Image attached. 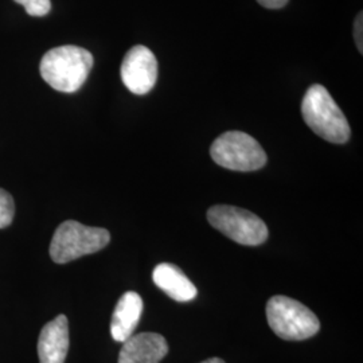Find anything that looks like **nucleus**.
Returning a JSON list of instances; mask_svg holds the SVG:
<instances>
[{
	"label": "nucleus",
	"instance_id": "nucleus-13",
	"mask_svg": "<svg viewBox=\"0 0 363 363\" xmlns=\"http://www.w3.org/2000/svg\"><path fill=\"white\" fill-rule=\"evenodd\" d=\"M22 4L30 16H45L52 10L50 0H13Z\"/></svg>",
	"mask_w": 363,
	"mask_h": 363
},
{
	"label": "nucleus",
	"instance_id": "nucleus-15",
	"mask_svg": "<svg viewBox=\"0 0 363 363\" xmlns=\"http://www.w3.org/2000/svg\"><path fill=\"white\" fill-rule=\"evenodd\" d=\"M289 0H257L259 6H262L264 9H268V10H279V9H283L288 4Z\"/></svg>",
	"mask_w": 363,
	"mask_h": 363
},
{
	"label": "nucleus",
	"instance_id": "nucleus-1",
	"mask_svg": "<svg viewBox=\"0 0 363 363\" xmlns=\"http://www.w3.org/2000/svg\"><path fill=\"white\" fill-rule=\"evenodd\" d=\"M93 67V55L86 49L66 45L54 48L40 60V77L52 89L74 93L85 84Z\"/></svg>",
	"mask_w": 363,
	"mask_h": 363
},
{
	"label": "nucleus",
	"instance_id": "nucleus-5",
	"mask_svg": "<svg viewBox=\"0 0 363 363\" xmlns=\"http://www.w3.org/2000/svg\"><path fill=\"white\" fill-rule=\"evenodd\" d=\"M213 160L223 169L232 171H257L267 164V154L259 142L240 130L220 135L210 147Z\"/></svg>",
	"mask_w": 363,
	"mask_h": 363
},
{
	"label": "nucleus",
	"instance_id": "nucleus-11",
	"mask_svg": "<svg viewBox=\"0 0 363 363\" xmlns=\"http://www.w3.org/2000/svg\"><path fill=\"white\" fill-rule=\"evenodd\" d=\"M152 280L169 298L181 303L191 301L198 294L190 279L174 264H159L152 272Z\"/></svg>",
	"mask_w": 363,
	"mask_h": 363
},
{
	"label": "nucleus",
	"instance_id": "nucleus-4",
	"mask_svg": "<svg viewBox=\"0 0 363 363\" xmlns=\"http://www.w3.org/2000/svg\"><path fill=\"white\" fill-rule=\"evenodd\" d=\"M267 318L273 333L284 340H304L320 330V322L310 308L286 296L269 298Z\"/></svg>",
	"mask_w": 363,
	"mask_h": 363
},
{
	"label": "nucleus",
	"instance_id": "nucleus-7",
	"mask_svg": "<svg viewBox=\"0 0 363 363\" xmlns=\"http://www.w3.org/2000/svg\"><path fill=\"white\" fill-rule=\"evenodd\" d=\"M120 76L125 88L136 96L152 91L157 78V61L154 52L142 45L132 48L123 60Z\"/></svg>",
	"mask_w": 363,
	"mask_h": 363
},
{
	"label": "nucleus",
	"instance_id": "nucleus-3",
	"mask_svg": "<svg viewBox=\"0 0 363 363\" xmlns=\"http://www.w3.org/2000/svg\"><path fill=\"white\" fill-rule=\"evenodd\" d=\"M111 234L103 228H91L77 220H65L52 235L50 257L57 264H66L104 249Z\"/></svg>",
	"mask_w": 363,
	"mask_h": 363
},
{
	"label": "nucleus",
	"instance_id": "nucleus-16",
	"mask_svg": "<svg viewBox=\"0 0 363 363\" xmlns=\"http://www.w3.org/2000/svg\"><path fill=\"white\" fill-rule=\"evenodd\" d=\"M201 363H225L220 358H210L208 361H203V362Z\"/></svg>",
	"mask_w": 363,
	"mask_h": 363
},
{
	"label": "nucleus",
	"instance_id": "nucleus-6",
	"mask_svg": "<svg viewBox=\"0 0 363 363\" xmlns=\"http://www.w3.org/2000/svg\"><path fill=\"white\" fill-rule=\"evenodd\" d=\"M208 220L213 228L241 245L257 247L268 238L265 222L244 208L217 205L208 210Z\"/></svg>",
	"mask_w": 363,
	"mask_h": 363
},
{
	"label": "nucleus",
	"instance_id": "nucleus-9",
	"mask_svg": "<svg viewBox=\"0 0 363 363\" xmlns=\"http://www.w3.org/2000/svg\"><path fill=\"white\" fill-rule=\"evenodd\" d=\"M69 350V323L65 315L57 316L40 331L39 363H64Z\"/></svg>",
	"mask_w": 363,
	"mask_h": 363
},
{
	"label": "nucleus",
	"instance_id": "nucleus-8",
	"mask_svg": "<svg viewBox=\"0 0 363 363\" xmlns=\"http://www.w3.org/2000/svg\"><path fill=\"white\" fill-rule=\"evenodd\" d=\"M169 352L164 337L155 333H143L132 335L118 354V363H159Z\"/></svg>",
	"mask_w": 363,
	"mask_h": 363
},
{
	"label": "nucleus",
	"instance_id": "nucleus-12",
	"mask_svg": "<svg viewBox=\"0 0 363 363\" xmlns=\"http://www.w3.org/2000/svg\"><path fill=\"white\" fill-rule=\"evenodd\" d=\"M15 214V203L13 196L6 190L0 189V229L11 225Z\"/></svg>",
	"mask_w": 363,
	"mask_h": 363
},
{
	"label": "nucleus",
	"instance_id": "nucleus-10",
	"mask_svg": "<svg viewBox=\"0 0 363 363\" xmlns=\"http://www.w3.org/2000/svg\"><path fill=\"white\" fill-rule=\"evenodd\" d=\"M143 298L136 292H125L117 301L111 320V335L116 342H125L133 335L143 313Z\"/></svg>",
	"mask_w": 363,
	"mask_h": 363
},
{
	"label": "nucleus",
	"instance_id": "nucleus-2",
	"mask_svg": "<svg viewBox=\"0 0 363 363\" xmlns=\"http://www.w3.org/2000/svg\"><path fill=\"white\" fill-rule=\"evenodd\" d=\"M301 115L306 124L327 142H349L350 125L347 118L325 86L315 84L308 88L301 101Z\"/></svg>",
	"mask_w": 363,
	"mask_h": 363
},
{
	"label": "nucleus",
	"instance_id": "nucleus-14",
	"mask_svg": "<svg viewBox=\"0 0 363 363\" xmlns=\"http://www.w3.org/2000/svg\"><path fill=\"white\" fill-rule=\"evenodd\" d=\"M363 19L362 13H358V16L355 18L354 22V39H355V45L358 48V50L362 54L363 52Z\"/></svg>",
	"mask_w": 363,
	"mask_h": 363
}]
</instances>
